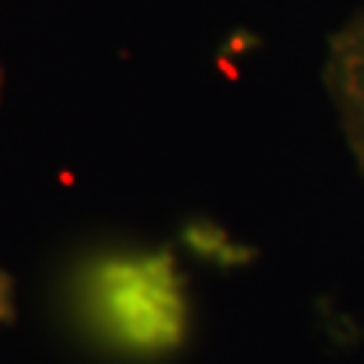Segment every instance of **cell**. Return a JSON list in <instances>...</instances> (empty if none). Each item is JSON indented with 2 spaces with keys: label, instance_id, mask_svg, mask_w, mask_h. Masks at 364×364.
<instances>
[{
  "label": "cell",
  "instance_id": "6da1fadb",
  "mask_svg": "<svg viewBox=\"0 0 364 364\" xmlns=\"http://www.w3.org/2000/svg\"><path fill=\"white\" fill-rule=\"evenodd\" d=\"M88 298L107 331L134 349H164L182 337L186 304L161 255L104 261L91 273Z\"/></svg>",
  "mask_w": 364,
  "mask_h": 364
},
{
  "label": "cell",
  "instance_id": "7a4b0ae2",
  "mask_svg": "<svg viewBox=\"0 0 364 364\" xmlns=\"http://www.w3.org/2000/svg\"><path fill=\"white\" fill-rule=\"evenodd\" d=\"M325 76L349 149L364 173V13L352 18L343 31H337Z\"/></svg>",
  "mask_w": 364,
  "mask_h": 364
},
{
  "label": "cell",
  "instance_id": "3957f363",
  "mask_svg": "<svg viewBox=\"0 0 364 364\" xmlns=\"http://www.w3.org/2000/svg\"><path fill=\"white\" fill-rule=\"evenodd\" d=\"M9 279L4 277V273H0V325L6 322L9 318V313H13V301H9Z\"/></svg>",
  "mask_w": 364,
  "mask_h": 364
}]
</instances>
